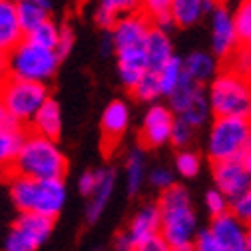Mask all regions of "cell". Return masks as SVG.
Returning <instances> with one entry per match:
<instances>
[{"label": "cell", "mask_w": 251, "mask_h": 251, "mask_svg": "<svg viewBox=\"0 0 251 251\" xmlns=\"http://www.w3.org/2000/svg\"><path fill=\"white\" fill-rule=\"evenodd\" d=\"M66 172L68 160L56 140L36 132H26L12 166V174L38 179H64Z\"/></svg>", "instance_id": "6da1fadb"}, {"label": "cell", "mask_w": 251, "mask_h": 251, "mask_svg": "<svg viewBox=\"0 0 251 251\" xmlns=\"http://www.w3.org/2000/svg\"><path fill=\"white\" fill-rule=\"evenodd\" d=\"M10 200L20 213H38L56 219L64 209L68 192L64 179H38L12 174Z\"/></svg>", "instance_id": "7a4b0ae2"}, {"label": "cell", "mask_w": 251, "mask_h": 251, "mask_svg": "<svg viewBox=\"0 0 251 251\" xmlns=\"http://www.w3.org/2000/svg\"><path fill=\"white\" fill-rule=\"evenodd\" d=\"M158 205L162 215L160 235L172 247L181 243H192L196 233L200 231V224L190 190L185 185L174 183L172 187L162 192Z\"/></svg>", "instance_id": "3957f363"}, {"label": "cell", "mask_w": 251, "mask_h": 251, "mask_svg": "<svg viewBox=\"0 0 251 251\" xmlns=\"http://www.w3.org/2000/svg\"><path fill=\"white\" fill-rule=\"evenodd\" d=\"M251 150V118L215 116L209 126L205 151L211 162L241 160Z\"/></svg>", "instance_id": "277c9868"}, {"label": "cell", "mask_w": 251, "mask_h": 251, "mask_svg": "<svg viewBox=\"0 0 251 251\" xmlns=\"http://www.w3.org/2000/svg\"><path fill=\"white\" fill-rule=\"evenodd\" d=\"M207 100L213 116L251 118V78L231 68L217 72L209 82Z\"/></svg>", "instance_id": "5b68a950"}, {"label": "cell", "mask_w": 251, "mask_h": 251, "mask_svg": "<svg viewBox=\"0 0 251 251\" xmlns=\"http://www.w3.org/2000/svg\"><path fill=\"white\" fill-rule=\"evenodd\" d=\"M62 58L54 48L40 46L26 36L8 50V76L46 84L58 72Z\"/></svg>", "instance_id": "8992f818"}, {"label": "cell", "mask_w": 251, "mask_h": 251, "mask_svg": "<svg viewBox=\"0 0 251 251\" xmlns=\"http://www.w3.org/2000/svg\"><path fill=\"white\" fill-rule=\"evenodd\" d=\"M50 98L48 88L42 82L6 76L0 82V106L16 122L30 124L38 108Z\"/></svg>", "instance_id": "52a82bcc"}, {"label": "cell", "mask_w": 251, "mask_h": 251, "mask_svg": "<svg viewBox=\"0 0 251 251\" xmlns=\"http://www.w3.org/2000/svg\"><path fill=\"white\" fill-rule=\"evenodd\" d=\"M168 106L174 110V114L187 124H192L194 128H201L207 124L211 116L209 100H207V90H203V84L192 80L190 76H183L179 86L168 96Z\"/></svg>", "instance_id": "ba28073f"}, {"label": "cell", "mask_w": 251, "mask_h": 251, "mask_svg": "<svg viewBox=\"0 0 251 251\" xmlns=\"http://www.w3.org/2000/svg\"><path fill=\"white\" fill-rule=\"evenodd\" d=\"M54 219L38 213H20L4 237V251H38L48 241Z\"/></svg>", "instance_id": "9c48e42d"}, {"label": "cell", "mask_w": 251, "mask_h": 251, "mask_svg": "<svg viewBox=\"0 0 251 251\" xmlns=\"http://www.w3.org/2000/svg\"><path fill=\"white\" fill-rule=\"evenodd\" d=\"M209 44L211 52L219 60H229V56L241 46L233 10L226 4L217 2V6L209 14Z\"/></svg>", "instance_id": "30bf717a"}, {"label": "cell", "mask_w": 251, "mask_h": 251, "mask_svg": "<svg viewBox=\"0 0 251 251\" xmlns=\"http://www.w3.org/2000/svg\"><path fill=\"white\" fill-rule=\"evenodd\" d=\"M176 122V114L170 106L151 102L142 118L140 138L146 148H162L172 142V128Z\"/></svg>", "instance_id": "8fae6325"}, {"label": "cell", "mask_w": 251, "mask_h": 251, "mask_svg": "<svg viewBox=\"0 0 251 251\" xmlns=\"http://www.w3.org/2000/svg\"><path fill=\"white\" fill-rule=\"evenodd\" d=\"M150 28H151V20L144 12H132V14L120 16L116 24L110 28L114 52L124 50V48L144 46Z\"/></svg>", "instance_id": "7c38bea8"}, {"label": "cell", "mask_w": 251, "mask_h": 251, "mask_svg": "<svg viewBox=\"0 0 251 251\" xmlns=\"http://www.w3.org/2000/svg\"><path fill=\"white\" fill-rule=\"evenodd\" d=\"M213 183L219 192H224L231 201L243 196L251 187V176L243 168L241 160L213 162Z\"/></svg>", "instance_id": "4fadbf2b"}, {"label": "cell", "mask_w": 251, "mask_h": 251, "mask_svg": "<svg viewBox=\"0 0 251 251\" xmlns=\"http://www.w3.org/2000/svg\"><path fill=\"white\" fill-rule=\"evenodd\" d=\"M209 229L217 237V241L224 245L226 251H239V249L247 247L249 226L231 209L222 213V215L211 217Z\"/></svg>", "instance_id": "5bb4252c"}, {"label": "cell", "mask_w": 251, "mask_h": 251, "mask_svg": "<svg viewBox=\"0 0 251 251\" xmlns=\"http://www.w3.org/2000/svg\"><path fill=\"white\" fill-rule=\"evenodd\" d=\"M160 226H162V215H160V205L158 203H146L142 205L134 217L130 219L128 227H126V237L130 239L132 247H140L148 239L160 235Z\"/></svg>", "instance_id": "9a60e30c"}, {"label": "cell", "mask_w": 251, "mask_h": 251, "mask_svg": "<svg viewBox=\"0 0 251 251\" xmlns=\"http://www.w3.org/2000/svg\"><path fill=\"white\" fill-rule=\"evenodd\" d=\"M26 138L22 124L10 118L0 106V172L12 170L20 146Z\"/></svg>", "instance_id": "2e32d148"}, {"label": "cell", "mask_w": 251, "mask_h": 251, "mask_svg": "<svg viewBox=\"0 0 251 251\" xmlns=\"http://www.w3.org/2000/svg\"><path fill=\"white\" fill-rule=\"evenodd\" d=\"M132 122V110L124 100H114L110 102L100 118V128H102V138H104V146L112 148L116 146L124 134L128 132Z\"/></svg>", "instance_id": "e0dca14e"}, {"label": "cell", "mask_w": 251, "mask_h": 251, "mask_svg": "<svg viewBox=\"0 0 251 251\" xmlns=\"http://www.w3.org/2000/svg\"><path fill=\"white\" fill-rule=\"evenodd\" d=\"M96 185H94L92 194L88 196V203H86V219L88 224H96L102 217V213L106 211L114 190H116V172L112 168H102L96 172Z\"/></svg>", "instance_id": "ac0fdd59"}, {"label": "cell", "mask_w": 251, "mask_h": 251, "mask_svg": "<svg viewBox=\"0 0 251 251\" xmlns=\"http://www.w3.org/2000/svg\"><path fill=\"white\" fill-rule=\"evenodd\" d=\"M116 54V62H118V76L120 82L132 90L140 78L150 70L148 64V56H146V48L144 46H134V48H124L114 52Z\"/></svg>", "instance_id": "d6986e66"}, {"label": "cell", "mask_w": 251, "mask_h": 251, "mask_svg": "<svg viewBox=\"0 0 251 251\" xmlns=\"http://www.w3.org/2000/svg\"><path fill=\"white\" fill-rule=\"evenodd\" d=\"M217 6V0H172V18L179 28H192L205 18Z\"/></svg>", "instance_id": "ffe728a7"}, {"label": "cell", "mask_w": 251, "mask_h": 251, "mask_svg": "<svg viewBox=\"0 0 251 251\" xmlns=\"http://www.w3.org/2000/svg\"><path fill=\"white\" fill-rule=\"evenodd\" d=\"M24 38L14 0H0V50H12Z\"/></svg>", "instance_id": "44dd1931"}, {"label": "cell", "mask_w": 251, "mask_h": 251, "mask_svg": "<svg viewBox=\"0 0 251 251\" xmlns=\"http://www.w3.org/2000/svg\"><path fill=\"white\" fill-rule=\"evenodd\" d=\"M144 48H146V56H148L150 70L162 68L172 56H176V54H174V44H172L170 32H166V30L153 26V24H151L150 32H148V36H146Z\"/></svg>", "instance_id": "7402d4cb"}, {"label": "cell", "mask_w": 251, "mask_h": 251, "mask_svg": "<svg viewBox=\"0 0 251 251\" xmlns=\"http://www.w3.org/2000/svg\"><path fill=\"white\" fill-rule=\"evenodd\" d=\"M30 126H32V132L42 134V136L52 138V140H58L60 134H62V110H60V104L56 100L48 98L38 108V112L34 114Z\"/></svg>", "instance_id": "603a6c76"}, {"label": "cell", "mask_w": 251, "mask_h": 251, "mask_svg": "<svg viewBox=\"0 0 251 251\" xmlns=\"http://www.w3.org/2000/svg\"><path fill=\"white\" fill-rule=\"evenodd\" d=\"M142 10V0H98V8L94 12V20L104 30H110L116 20L124 14Z\"/></svg>", "instance_id": "cb8c5ba5"}, {"label": "cell", "mask_w": 251, "mask_h": 251, "mask_svg": "<svg viewBox=\"0 0 251 251\" xmlns=\"http://www.w3.org/2000/svg\"><path fill=\"white\" fill-rule=\"evenodd\" d=\"M217 60L219 58L213 52L196 50L183 58V70L192 80H196L200 84H207L217 74Z\"/></svg>", "instance_id": "d4e9b609"}, {"label": "cell", "mask_w": 251, "mask_h": 251, "mask_svg": "<svg viewBox=\"0 0 251 251\" xmlns=\"http://www.w3.org/2000/svg\"><path fill=\"white\" fill-rule=\"evenodd\" d=\"M14 2L18 8V20H20L24 34H28L40 22L50 18L52 0H14Z\"/></svg>", "instance_id": "484cf974"}, {"label": "cell", "mask_w": 251, "mask_h": 251, "mask_svg": "<svg viewBox=\"0 0 251 251\" xmlns=\"http://www.w3.org/2000/svg\"><path fill=\"white\" fill-rule=\"evenodd\" d=\"M124 179H126V192L136 196L142 192V185L148 179V166L146 155L142 150H132L124 164Z\"/></svg>", "instance_id": "4316f807"}, {"label": "cell", "mask_w": 251, "mask_h": 251, "mask_svg": "<svg viewBox=\"0 0 251 251\" xmlns=\"http://www.w3.org/2000/svg\"><path fill=\"white\" fill-rule=\"evenodd\" d=\"M158 72V80H160V88H162V96L168 98L170 94L179 86V82L183 80L185 76V70H183V58H177V56H172L162 68L155 70Z\"/></svg>", "instance_id": "83f0119b"}, {"label": "cell", "mask_w": 251, "mask_h": 251, "mask_svg": "<svg viewBox=\"0 0 251 251\" xmlns=\"http://www.w3.org/2000/svg\"><path fill=\"white\" fill-rule=\"evenodd\" d=\"M174 170L179 177L183 179H192L201 172V158L200 153L190 150V148H179L174 160Z\"/></svg>", "instance_id": "f1b7e54d"}, {"label": "cell", "mask_w": 251, "mask_h": 251, "mask_svg": "<svg viewBox=\"0 0 251 251\" xmlns=\"http://www.w3.org/2000/svg\"><path fill=\"white\" fill-rule=\"evenodd\" d=\"M132 94L140 100V102H155L158 98H162V88H160V80H158V72L155 70H148L140 82L132 88Z\"/></svg>", "instance_id": "f546056e"}, {"label": "cell", "mask_w": 251, "mask_h": 251, "mask_svg": "<svg viewBox=\"0 0 251 251\" xmlns=\"http://www.w3.org/2000/svg\"><path fill=\"white\" fill-rule=\"evenodd\" d=\"M58 34H60V26L48 18V20L40 22L36 28H32V30H30L28 34H24V36H26L28 40L40 44V46H46V48H54V50H56Z\"/></svg>", "instance_id": "4dcf8cb0"}, {"label": "cell", "mask_w": 251, "mask_h": 251, "mask_svg": "<svg viewBox=\"0 0 251 251\" xmlns=\"http://www.w3.org/2000/svg\"><path fill=\"white\" fill-rule=\"evenodd\" d=\"M233 18L241 42L247 44L251 38V0H241L233 10Z\"/></svg>", "instance_id": "1f68e13d"}, {"label": "cell", "mask_w": 251, "mask_h": 251, "mask_svg": "<svg viewBox=\"0 0 251 251\" xmlns=\"http://www.w3.org/2000/svg\"><path fill=\"white\" fill-rule=\"evenodd\" d=\"M148 183L153 190H168L176 183V170L168 168V166H155L151 170H148Z\"/></svg>", "instance_id": "d6a6232c"}, {"label": "cell", "mask_w": 251, "mask_h": 251, "mask_svg": "<svg viewBox=\"0 0 251 251\" xmlns=\"http://www.w3.org/2000/svg\"><path fill=\"white\" fill-rule=\"evenodd\" d=\"M203 205H205L207 213H209L211 217H215V215H222V213H226V211L231 209V200H229L224 192H219L217 187H213V190H209V192L205 194Z\"/></svg>", "instance_id": "836d02e7"}, {"label": "cell", "mask_w": 251, "mask_h": 251, "mask_svg": "<svg viewBox=\"0 0 251 251\" xmlns=\"http://www.w3.org/2000/svg\"><path fill=\"white\" fill-rule=\"evenodd\" d=\"M194 136H196L194 126L176 116L174 128H172V144L176 148H190V144L194 142Z\"/></svg>", "instance_id": "e575fe53"}, {"label": "cell", "mask_w": 251, "mask_h": 251, "mask_svg": "<svg viewBox=\"0 0 251 251\" xmlns=\"http://www.w3.org/2000/svg\"><path fill=\"white\" fill-rule=\"evenodd\" d=\"M231 70H235L237 74L245 76V78H251V48L245 44V46H239L231 56Z\"/></svg>", "instance_id": "d590c367"}, {"label": "cell", "mask_w": 251, "mask_h": 251, "mask_svg": "<svg viewBox=\"0 0 251 251\" xmlns=\"http://www.w3.org/2000/svg\"><path fill=\"white\" fill-rule=\"evenodd\" d=\"M194 249L196 251H226L224 245L217 241V237L211 233L209 227L200 229L194 237Z\"/></svg>", "instance_id": "8d00e7d4"}, {"label": "cell", "mask_w": 251, "mask_h": 251, "mask_svg": "<svg viewBox=\"0 0 251 251\" xmlns=\"http://www.w3.org/2000/svg\"><path fill=\"white\" fill-rule=\"evenodd\" d=\"M74 44H76L74 30H72L68 24H66V26H60V34H58V42H56V52H58V56L64 60V58L72 52Z\"/></svg>", "instance_id": "74e56055"}, {"label": "cell", "mask_w": 251, "mask_h": 251, "mask_svg": "<svg viewBox=\"0 0 251 251\" xmlns=\"http://www.w3.org/2000/svg\"><path fill=\"white\" fill-rule=\"evenodd\" d=\"M170 10H172V0H142V12L150 20L166 16L170 14Z\"/></svg>", "instance_id": "f35d334b"}, {"label": "cell", "mask_w": 251, "mask_h": 251, "mask_svg": "<svg viewBox=\"0 0 251 251\" xmlns=\"http://www.w3.org/2000/svg\"><path fill=\"white\" fill-rule=\"evenodd\" d=\"M231 211L237 213L243 219V222L251 227V187H249V190L243 196H239L237 200L231 201Z\"/></svg>", "instance_id": "ab89813d"}, {"label": "cell", "mask_w": 251, "mask_h": 251, "mask_svg": "<svg viewBox=\"0 0 251 251\" xmlns=\"http://www.w3.org/2000/svg\"><path fill=\"white\" fill-rule=\"evenodd\" d=\"M136 251H172V245L162 235H155L146 243H142L140 247H136Z\"/></svg>", "instance_id": "60d3db41"}, {"label": "cell", "mask_w": 251, "mask_h": 251, "mask_svg": "<svg viewBox=\"0 0 251 251\" xmlns=\"http://www.w3.org/2000/svg\"><path fill=\"white\" fill-rule=\"evenodd\" d=\"M96 172H84L82 176H80V179H78V190H80V194L82 196H90L92 194V190H94V185H96Z\"/></svg>", "instance_id": "b9f144b4"}, {"label": "cell", "mask_w": 251, "mask_h": 251, "mask_svg": "<svg viewBox=\"0 0 251 251\" xmlns=\"http://www.w3.org/2000/svg\"><path fill=\"white\" fill-rule=\"evenodd\" d=\"M114 249H116V251H134V247H132L130 239L126 237V233H124V231L116 235V239H114Z\"/></svg>", "instance_id": "7bdbcfd3"}, {"label": "cell", "mask_w": 251, "mask_h": 251, "mask_svg": "<svg viewBox=\"0 0 251 251\" xmlns=\"http://www.w3.org/2000/svg\"><path fill=\"white\" fill-rule=\"evenodd\" d=\"M8 76V52L0 50V82Z\"/></svg>", "instance_id": "ee69618b"}, {"label": "cell", "mask_w": 251, "mask_h": 251, "mask_svg": "<svg viewBox=\"0 0 251 251\" xmlns=\"http://www.w3.org/2000/svg\"><path fill=\"white\" fill-rule=\"evenodd\" d=\"M241 164H243V168L247 170V174L251 176V150H249L247 153H243V158H241Z\"/></svg>", "instance_id": "f6af8a7d"}, {"label": "cell", "mask_w": 251, "mask_h": 251, "mask_svg": "<svg viewBox=\"0 0 251 251\" xmlns=\"http://www.w3.org/2000/svg\"><path fill=\"white\" fill-rule=\"evenodd\" d=\"M172 251H196L194 249V241L192 243H181V245H174Z\"/></svg>", "instance_id": "bcb514c9"}, {"label": "cell", "mask_w": 251, "mask_h": 251, "mask_svg": "<svg viewBox=\"0 0 251 251\" xmlns=\"http://www.w3.org/2000/svg\"><path fill=\"white\" fill-rule=\"evenodd\" d=\"M247 249L251 251V227H249V235H247Z\"/></svg>", "instance_id": "7dc6e473"}, {"label": "cell", "mask_w": 251, "mask_h": 251, "mask_svg": "<svg viewBox=\"0 0 251 251\" xmlns=\"http://www.w3.org/2000/svg\"><path fill=\"white\" fill-rule=\"evenodd\" d=\"M247 46H249V48H251V38H249V42H247Z\"/></svg>", "instance_id": "c3c4849f"}, {"label": "cell", "mask_w": 251, "mask_h": 251, "mask_svg": "<svg viewBox=\"0 0 251 251\" xmlns=\"http://www.w3.org/2000/svg\"><path fill=\"white\" fill-rule=\"evenodd\" d=\"M239 251H249V249H247V247H243V249H239Z\"/></svg>", "instance_id": "681fc988"}, {"label": "cell", "mask_w": 251, "mask_h": 251, "mask_svg": "<svg viewBox=\"0 0 251 251\" xmlns=\"http://www.w3.org/2000/svg\"><path fill=\"white\" fill-rule=\"evenodd\" d=\"M134 251H136V249H134Z\"/></svg>", "instance_id": "f907efd6"}]
</instances>
